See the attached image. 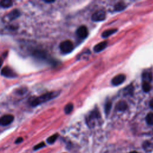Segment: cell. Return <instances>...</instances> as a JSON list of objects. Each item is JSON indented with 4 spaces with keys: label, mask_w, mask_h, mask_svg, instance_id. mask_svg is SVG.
Instances as JSON below:
<instances>
[{
    "label": "cell",
    "mask_w": 153,
    "mask_h": 153,
    "mask_svg": "<svg viewBox=\"0 0 153 153\" xmlns=\"http://www.w3.org/2000/svg\"><path fill=\"white\" fill-rule=\"evenodd\" d=\"M58 94H59V93L56 92V91L46 93H45L42 95H41L40 96L37 97L35 99H34L31 102V105L32 106H36L38 105L42 104V103L47 102V101L56 97V96H57Z\"/></svg>",
    "instance_id": "cell-1"
},
{
    "label": "cell",
    "mask_w": 153,
    "mask_h": 153,
    "mask_svg": "<svg viewBox=\"0 0 153 153\" xmlns=\"http://www.w3.org/2000/svg\"><path fill=\"white\" fill-rule=\"evenodd\" d=\"M60 49L63 53H71L74 50L73 43L69 40L64 41L60 43Z\"/></svg>",
    "instance_id": "cell-2"
},
{
    "label": "cell",
    "mask_w": 153,
    "mask_h": 153,
    "mask_svg": "<svg viewBox=\"0 0 153 153\" xmlns=\"http://www.w3.org/2000/svg\"><path fill=\"white\" fill-rule=\"evenodd\" d=\"M106 18V13L104 10H100L96 11L91 16V20L94 22L103 21Z\"/></svg>",
    "instance_id": "cell-3"
},
{
    "label": "cell",
    "mask_w": 153,
    "mask_h": 153,
    "mask_svg": "<svg viewBox=\"0 0 153 153\" xmlns=\"http://www.w3.org/2000/svg\"><path fill=\"white\" fill-rule=\"evenodd\" d=\"M14 120V116L11 114H7L0 118V125L7 126L11 124Z\"/></svg>",
    "instance_id": "cell-4"
},
{
    "label": "cell",
    "mask_w": 153,
    "mask_h": 153,
    "mask_svg": "<svg viewBox=\"0 0 153 153\" xmlns=\"http://www.w3.org/2000/svg\"><path fill=\"white\" fill-rule=\"evenodd\" d=\"M1 75L5 77H8V78H13L16 76L15 72L8 66L4 67L1 70Z\"/></svg>",
    "instance_id": "cell-5"
},
{
    "label": "cell",
    "mask_w": 153,
    "mask_h": 153,
    "mask_svg": "<svg viewBox=\"0 0 153 153\" xmlns=\"http://www.w3.org/2000/svg\"><path fill=\"white\" fill-rule=\"evenodd\" d=\"M76 35L80 38H85L88 35V30L86 26H81L76 30Z\"/></svg>",
    "instance_id": "cell-6"
},
{
    "label": "cell",
    "mask_w": 153,
    "mask_h": 153,
    "mask_svg": "<svg viewBox=\"0 0 153 153\" xmlns=\"http://www.w3.org/2000/svg\"><path fill=\"white\" fill-rule=\"evenodd\" d=\"M126 79V76L123 74H120L115 76L112 79V84L114 85H118L122 84Z\"/></svg>",
    "instance_id": "cell-7"
},
{
    "label": "cell",
    "mask_w": 153,
    "mask_h": 153,
    "mask_svg": "<svg viewBox=\"0 0 153 153\" xmlns=\"http://www.w3.org/2000/svg\"><path fill=\"white\" fill-rule=\"evenodd\" d=\"M107 42L106 41H103V42H101L97 44H96L94 47V51L96 52V53H99V52H100L102 51L103 50H104L106 47L107 46Z\"/></svg>",
    "instance_id": "cell-8"
},
{
    "label": "cell",
    "mask_w": 153,
    "mask_h": 153,
    "mask_svg": "<svg viewBox=\"0 0 153 153\" xmlns=\"http://www.w3.org/2000/svg\"><path fill=\"white\" fill-rule=\"evenodd\" d=\"M127 108V103L124 101L119 102L116 106V108L119 111H124Z\"/></svg>",
    "instance_id": "cell-9"
},
{
    "label": "cell",
    "mask_w": 153,
    "mask_h": 153,
    "mask_svg": "<svg viewBox=\"0 0 153 153\" xmlns=\"http://www.w3.org/2000/svg\"><path fill=\"white\" fill-rule=\"evenodd\" d=\"M19 16H20V12L17 10H14L11 11L8 14V18L10 20H13L17 18Z\"/></svg>",
    "instance_id": "cell-10"
},
{
    "label": "cell",
    "mask_w": 153,
    "mask_h": 153,
    "mask_svg": "<svg viewBox=\"0 0 153 153\" xmlns=\"http://www.w3.org/2000/svg\"><path fill=\"white\" fill-rule=\"evenodd\" d=\"M117 31V29H108V30H106L105 31H104L102 33V36L103 38H107L108 36H109L110 35L114 34L115 32H116Z\"/></svg>",
    "instance_id": "cell-11"
},
{
    "label": "cell",
    "mask_w": 153,
    "mask_h": 153,
    "mask_svg": "<svg viewBox=\"0 0 153 153\" xmlns=\"http://www.w3.org/2000/svg\"><path fill=\"white\" fill-rule=\"evenodd\" d=\"M126 7V4L124 2H120L116 4L114 6V9L117 11H121L122 10H124Z\"/></svg>",
    "instance_id": "cell-12"
},
{
    "label": "cell",
    "mask_w": 153,
    "mask_h": 153,
    "mask_svg": "<svg viewBox=\"0 0 153 153\" xmlns=\"http://www.w3.org/2000/svg\"><path fill=\"white\" fill-rule=\"evenodd\" d=\"M13 5V1L10 0H3L0 2V5L3 8H9Z\"/></svg>",
    "instance_id": "cell-13"
},
{
    "label": "cell",
    "mask_w": 153,
    "mask_h": 153,
    "mask_svg": "<svg viewBox=\"0 0 153 153\" xmlns=\"http://www.w3.org/2000/svg\"><path fill=\"white\" fill-rule=\"evenodd\" d=\"M143 148L147 151H151L153 149V143L149 142H145L143 145Z\"/></svg>",
    "instance_id": "cell-14"
},
{
    "label": "cell",
    "mask_w": 153,
    "mask_h": 153,
    "mask_svg": "<svg viewBox=\"0 0 153 153\" xmlns=\"http://www.w3.org/2000/svg\"><path fill=\"white\" fill-rule=\"evenodd\" d=\"M143 81L149 82L152 79V75L149 72H145L142 75Z\"/></svg>",
    "instance_id": "cell-15"
},
{
    "label": "cell",
    "mask_w": 153,
    "mask_h": 153,
    "mask_svg": "<svg viewBox=\"0 0 153 153\" xmlns=\"http://www.w3.org/2000/svg\"><path fill=\"white\" fill-rule=\"evenodd\" d=\"M73 108H74V106H73V104L72 103H68L66 105V106L65 107V109H64V111L65 112L66 114H70L72 110H73Z\"/></svg>",
    "instance_id": "cell-16"
},
{
    "label": "cell",
    "mask_w": 153,
    "mask_h": 153,
    "mask_svg": "<svg viewBox=\"0 0 153 153\" xmlns=\"http://www.w3.org/2000/svg\"><path fill=\"white\" fill-rule=\"evenodd\" d=\"M57 137H58V134H53V135L50 136V137L47 139V142H48V143L52 144V143H53L56 140V139H57Z\"/></svg>",
    "instance_id": "cell-17"
},
{
    "label": "cell",
    "mask_w": 153,
    "mask_h": 153,
    "mask_svg": "<svg viewBox=\"0 0 153 153\" xmlns=\"http://www.w3.org/2000/svg\"><path fill=\"white\" fill-rule=\"evenodd\" d=\"M142 88L143 90V91L145 92H148L151 89V85L149 82H145V81H143L142 83Z\"/></svg>",
    "instance_id": "cell-18"
},
{
    "label": "cell",
    "mask_w": 153,
    "mask_h": 153,
    "mask_svg": "<svg viewBox=\"0 0 153 153\" xmlns=\"http://www.w3.org/2000/svg\"><path fill=\"white\" fill-rule=\"evenodd\" d=\"M146 123L149 125H153V113H149L146 117Z\"/></svg>",
    "instance_id": "cell-19"
},
{
    "label": "cell",
    "mask_w": 153,
    "mask_h": 153,
    "mask_svg": "<svg viewBox=\"0 0 153 153\" xmlns=\"http://www.w3.org/2000/svg\"><path fill=\"white\" fill-rule=\"evenodd\" d=\"M111 102H107L105 106V111L106 114H108L110 112V110L111 109Z\"/></svg>",
    "instance_id": "cell-20"
},
{
    "label": "cell",
    "mask_w": 153,
    "mask_h": 153,
    "mask_svg": "<svg viewBox=\"0 0 153 153\" xmlns=\"http://www.w3.org/2000/svg\"><path fill=\"white\" fill-rule=\"evenodd\" d=\"M133 92V88L132 85H130L129 87L126 88L124 90V93H125V94H127V95H128V94L131 95Z\"/></svg>",
    "instance_id": "cell-21"
},
{
    "label": "cell",
    "mask_w": 153,
    "mask_h": 153,
    "mask_svg": "<svg viewBox=\"0 0 153 153\" xmlns=\"http://www.w3.org/2000/svg\"><path fill=\"white\" fill-rule=\"evenodd\" d=\"M44 146H45V143L44 142H41V143H38V145H36V146H35L33 149H34V150H37L41 148H43Z\"/></svg>",
    "instance_id": "cell-22"
},
{
    "label": "cell",
    "mask_w": 153,
    "mask_h": 153,
    "mask_svg": "<svg viewBox=\"0 0 153 153\" xmlns=\"http://www.w3.org/2000/svg\"><path fill=\"white\" fill-rule=\"evenodd\" d=\"M23 138L22 137H19V138H17V139H16V143H21L22 141H23Z\"/></svg>",
    "instance_id": "cell-23"
},
{
    "label": "cell",
    "mask_w": 153,
    "mask_h": 153,
    "mask_svg": "<svg viewBox=\"0 0 153 153\" xmlns=\"http://www.w3.org/2000/svg\"><path fill=\"white\" fill-rule=\"evenodd\" d=\"M149 106L151 109H153V99L151 100V101L149 102Z\"/></svg>",
    "instance_id": "cell-24"
},
{
    "label": "cell",
    "mask_w": 153,
    "mask_h": 153,
    "mask_svg": "<svg viewBox=\"0 0 153 153\" xmlns=\"http://www.w3.org/2000/svg\"><path fill=\"white\" fill-rule=\"evenodd\" d=\"M2 64H3V59L1 57H0V68L2 66Z\"/></svg>",
    "instance_id": "cell-25"
},
{
    "label": "cell",
    "mask_w": 153,
    "mask_h": 153,
    "mask_svg": "<svg viewBox=\"0 0 153 153\" xmlns=\"http://www.w3.org/2000/svg\"><path fill=\"white\" fill-rule=\"evenodd\" d=\"M130 153H138V152H136V151H132V152H130Z\"/></svg>",
    "instance_id": "cell-26"
}]
</instances>
